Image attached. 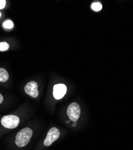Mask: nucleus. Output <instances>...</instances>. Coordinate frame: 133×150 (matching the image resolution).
Segmentation results:
<instances>
[{"label": "nucleus", "instance_id": "obj_12", "mask_svg": "<svg viewBox=\"0 0 133 150\" xmlns=\"http://www.w3.org/2000/svg\"><path fill=\"white\" fill-rule=\"evenodd\" d=\"M3 101V96L0 94V104H1Z\"/></svg>", "mask_w": 133, "mask_h": 150}, {"label": "nucleus", "instance_id": "obj_8", "mask_svg": "<svg viewBox=\"0 0 133 150\" xmlns=\"http://www.w3.org/2000/svg\"><path fill=\"white\" fill-rule=\"evenodd\" d=\"M91 8L95 11H99L102 9V5L100 3H94L91 5Z\"/></svg>", "mask_w": 133, "mask_h": 150}, {"label": "nucleus", "instance_id": "obj_14", "mask_svg": "<svg viewBox=\"0 0 133 150\" xmlns=\"http://www.w3.org/2000/svg\"><path fill=\"white\" fill-rule=\"evenodd\" d=\"M1 12H0V17H1Z\"/></svg>", "mask_w": 133, "mask_h": 150}, {"label": "nucleus", "instance_id": "obj_5", "mask_svg": "<svg viewBox=\"0 0 133 150\" xmlns=\"http://www.w3.org/2000/svg\"><path fill=\"white\" fill-rule=\"evenodd\" d=\"M25 91L29 96L33 98L37 97L39 96L38 85L35 81H31L28 82L25 86Z\"/></svg>", "mask_w": 133, "mask_h": 150}, {"label": "nucleus", "instance_id": "obj_4", "mask_svg": "<svg viewBox=\"0 0 133 150\" xmlns=\"http://www.w3.org/2000/svg\"><path fill=\"white\" fill-rule=\"evenodd\" d=\"M60 135V132L56 127H52L48 132L46 138L44 141L45 146H50L54 141L57 140Z\"/></svg>", "mask_w": 133, "mask_h": 150}, {"label": "nucleus", "instance_id": "obj_1", "mask_svg": "<svg viewBox=\"0 0 133 150\" xmlns=\"http://www.w3.org/2000/svg\"><path fill=\"white\" fill-rule=\"evenodd\" d=\"M32 136V130L28 127H25L20 130L15 139V144L19 147H23L26 146L30 142Z\"/></svg>", "mask_w": 133, "mask_h": 150}, {"label": "nucleus", "instance_id": "obj_9", "mask_svg": "<svg viewBox=\"0 0 133 150\" xmlns=\"http://www.w3.org/2000/svg\"><path fill=\"white\" fill-rule=\"evenodd\" d=\"M3 27L6 29H11L13 28V23L10 20H7L4 22Z\"/></svg>", "mask_w": 133, "mask_h": 150}, {"label": "nucleus", "instance_id": "obj_6", "mask_svg": "<svg viewBox=\"0 0 133 150\" xmlns=\"http://www.w3.org/2000/svg\"><path fill=\"white\" fill-rule=\"evenodd\" d=\"M67 86L64 84L59 83L54 85L53 94L56 100L62 98L67 93Z\"/></svg>", "mask_w": 133, "mask_h": 150}, {"label": "nucleus", "instance_id": "obj_13", "mask_svg": "<svg viewBox=\"0 0 133 150\" xmlns=\"http://www.w3.org/2000/svg\"><path fill=\"white\" fill-rule=\"evenodd\" d=\"M76 125H77V123H76V122H74V123L72 124V126H73V127H75V126H76Z\"/></svg>", "mask_w": 133, "mask_h": 150}, {"label": "nucleus", "instance_id": "obj_7", "mask_svg": "<svg viewBox=\"0 0 133 150\" xmlns=\"http://www.w3.org/2000/svg\"><path fill=\"white\" fill-rule=\"evenodd\" d=\"M9 78L8 73L7 70L3 68H0V82H4Z\"/></svg>", "mask_w": 133, "mask_h": 150}, {"label": "nucleus", "instance_id": "obj_2", "mask_svg": "<svg viewBox=\"0 0 133 150\" xmlns=\"http://www.w3.org/2000/svg\"><path fill=\"white\" fill-rule=\"evenodd\" d=\"M19 118L16 115H9L4 116L1 121L3 126L7 129H14L18 127L19 124Z\"/></svg>", "mask_w": 133, "mask_h": 150}, {"label": "nucleus", "instance_id": "obj_3", "mask_svg": "<svg viewBox=\"0 0 133 150\" xmlns=\"http://www.w3.org/2000/svg\"><path fill=\"white\" fill-rule=\"evenodd\" d=\"M80 112L79 105L77 103L73 102L68 106L67 110V114L71 121L76 122L79 118Z\"/></svg>", "mask_w": 133, "mask_h": 150}, {"label": "nucleus", "instance_id": "obj_10", "mask_svg": "<svg viewBox=\"0 0 133 150\" xmlns=\"http://www.w3.org/2000/svg\"><path fill=\"white\" fill-rule=\"evenodd\" d=\"M10 46L7 42H0V51H6L9 49Z\"/></svg>", "mask_w": 133, "mask_h": 150}, {"label": "nucleus", "instance_id": "obj_11", "mask_svg": "<svg viewBox=\"0 0 133 150\" xmlns=\"http://www.w3.org/2000/svg\"><path fill=\"white\" fill-rule=\"evenodd\" d=\"M6 1L5 0H0V9H3L6 6Z\"/></svg>", "mask_w": 133, "mask_h": 150}]
</instances>
